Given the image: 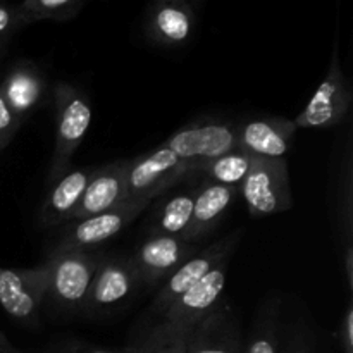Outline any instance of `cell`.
Listing matches in <instances>:
<instances>
[{
  "mask_svg": "<svg viewBox=\"0 0 353 353\" xmlns=\"http://www.w3.org/2000/svg\"><path fill=\"white\" fill-rule=\"evenodd\" d=\"M102 259L92 250H57L47 264V299L61 312H83L95 272Z\"/></svg>",
  "mask_w": 353,
  "mask_h": 353,
  "instance_id": "obj_1",
  "label": "cell"
},
{
  "mask_svg": "<svg viewBox=\"0 0 353 353\" xmlns=\"http://www.w3.org/2000/svg\"><path fill=\"white\" fill-rule=\"evenodd\" d=\"M54 95L57 128H55V150L48 169L50 183L65 174L72 155L88 133L93 116L90 100L72 85L57 83Z\"/></svg>",
  "mask_w": 353,
  "mask_h": 353,
  "instance_id": "obj_2",
  "label": "cell"
},
{
  "mask_svg": "<svg viewBox=\"0 0 353 353\" xmlns=\"http://www.w3.org/2000/svg\"><path fill=\"white\" fill-rule=\"evenodd\" d=\"M238 193L243 196L248 212L265 217L292 209L293 196L286 159L252 157L250 169Z\"/></svg>",
  "mask_w": 353,
  "mask_h": 353,
  "instance_id": "obj_3",
  "label": "cell"
},
{
  "mask_svg": "<svg viewBox=\"0 0 353 353\" xmlns=\"http://www.w3.org/2000/svg\"><path fill=\"white\" fill-rule=\"evenodd\" d=\"M353 102L352 86L341 69L340 52L338 43H334L333 54H331L330 69L326 78L316 90L312 99L305 105V109L299 114L293 123L295 126L303 130H327L334 128L347 117L350 112Z\"/></svg>",
  "mask_w": 353,
  "mask_h": 353,
  "instance_id": "obj_4",
  "label": "cell"
},
{
  "mask_svg": "<svg viewBox=\"0 0 353 353\" xmlns=\"http://www.w3.org/2000/svg\"><path fill=\"white\" fill-rule=\"evenodd\" d=\"M47 300V264L33 269L0 268V305L21 326L37 327Z\"/></svg>",
  "mask_w": 353,
  "mask_h": 353,
  "instance_id": "obj_5",
  "label": "cell"
},
{
  "mask_svg": "<svg viewBox=\"0 0 353 353\" xmlns=\"http://www.w3.org/2000/svg\"><path fill=\"white\" fill-rule=\"evenodd\" d=\"M150 196L126 200L105 212L71 221V226L64 231L57 250H92L107 240L119 234L130 223H133L152 203Z\"/></svg>",
  "mask_w": 353,
  "mask_h": 353,
  "instance_id": "obj_6",
  "label": "cell"
},
{
  "mask_svg": "<svg viewBox=\"0 0 353 353\" xmlns=\"http://www.w3.org/2000/svg\"><path fill=\"white\" fill-rule=\"evenodd\" d=\"M195 169L183 162L165 143L150 154L130 162L126 174L128 200L155 199L162 192L171 188L174 183L193 174Z\"/></svg>",
  "mask_w": 353,
  "mask_h": 353,
  "instance_id": "obj_7",
  "label": "cell"
},
{
  "mask_svg": "<svg viewBox=\"0 0 353 353\" xmlns=\"http://www.w3.org/2000/svg\"><path fill=\"white\" fill-rule=\"evenodd\" d=\"M230 261L217 264L209 274L203 276L199 283L179 295L162 314L161 323L168 324L172 330L192 333L196 324L202 323L207 316L219 307L221 295L224 292L228 278Z\"/></svg>",
  "mask_w": 353,
  "mask_h": 353,
  "instance_id": "obj_8",
  "label": "cell"
},
{
  "mask_svg": "<svg viewBox=\"0 0 353 353\" xmlns=\"http://www.w3.org/2000/svg\"><path fill=\"white\" fill-rule=\"evenodd\" d=\"M234 130V123H192L171 134L164 143L199 172L207 162L236 148Z\"/></svg>",
  "mask_w": 353,
  "mask_h": 353,
  "instance_id": "obj_9",
  "label": "cell"
},
{
  "mask_svg": "<svg viewBox=\"0 0 353 353\" xmlns=\"http://www.w3.org/2000/svg\"><path fill=\"white\" fill-rule=\"evenodd\" d=\"M241 231H234L233 234H228L223 240H219L217 243L210 245L209 248H203L200 254L192 255L185 264L179 265L171 276L164 281V285L159 288L157 295H155L154 302H152V312H155L157 316H162L164 310L178 299L179 295L186 292L188 288H192L195 283H199L200 279L205 274H209L217 264L224 261H230L231 254L234 252L236 245L240 243Z\"/></svg>",
  "mask_w": 353,
  "mask_h": 353,
  "instance_id": "obj_10",
  "label": "cell"
},
{
  "mask_svg": "<svg viewBox=\"0 0 353 353\" xmlns=\"http://www.w3.org/2000/svg\"><path fill=\"white\" fill-rule=\"evenodd\" d=\"M196 252L193 243L179 236L154 234L141 243L133 261L140 285L159 286Z\"/></svg>",
  "mask_w": 353,
  "mask_h": 353,
  "instance_id": "obj_11",
  "label": "cell"
},
{
  "mask_svg": "<svg viewBox=\"0 0 353 353\" xmlns=\"http://www.w3.org/2000/svg\"><path fill=\"white\" fill-rule=\"evenodd\" d=\"M138 286L140 279L133 261L128 259L100 261L83 312L97 316L117 309L133 295Z\"/></svg>",
  "mask_w": 353,
  "mask_h": 353,
  "instance_id": "obj_12",
  "label": "cell"
},
{
  "mask_svg": "<svg viewBox=\"0 0 353 353\" xmlns=\"http://www.w3.org/2000/svg\"><path fill=\"white\" fill-rule=\"evenodd\" d=\"M195 26V3L190 0H152L147 10L145 33L159 47H185L192 40Z\"/></svg>",
  "mask_w": 353,
  "mask_h": 353,
  "instance_id": "obj_13",
  "label": "cell"
},
{
  "mask_svg": "<svg viewBox=\"0 0 353 353\" xmlns=\"http://www.w3.org/2000/svg\"><path fill=\"white\" fill-rule=\"evenodd\" d=\"M299 128L283 117H259L236 124L234 140L238 150L252 157L285 159L292 148V141Z\"/></svg>",
  "mask_w": 353,
  "mask_h": 353,
  "instance_id": "obj_14",
  "label": "cell"
},
{
  "mask_svg": "<svg viewBox=\"0 0 353 353\" xmlns=\"http://www.w3.org/2000/svg\"><path fill=\"white\" fill-rule=\"evenodd\" d=\"M128 168H130V162L121 161L95 169L71 221L85 219V217L105 212V210L126 202Z\"/></svg>",
  "mask_w": 353,
  "mask_h": 353,
  "instance_id": "obj_15",
  "label": "cell"
},
{
  "mask_svg": "<svg viewBox=\"0 0 353 353\" xmlns=\"http://www.w3.org/2000/svg\"><path fill=\"white\" fill-rule=\"evenodd\" d=\"M188 353H243L240 330L228 309L217 307L188 336Z\"/></svg>",
  "mask_w": 353,
  "mask_h": 353,
  "instance_id": "obj_16",
  "label": "cell"
},
{
  "mask_svg": "<svg viewBox=\"0 0 353 353\" xmlns=\"http://www.w3.org/2000/svg\"><path fill=\"white\" fill-rule=\"evenodd\" d=\"M236 196L238 188H234V186H224L209 181L200 186L195 192L192 223H190V228L183 240L188 241V243H195V241L207 236L226 216Z\"/></svg>",
  "mask_w": 353,
  "mask_h": 353,
  "instance_id": "obj_17",
  "label": "cell"
},
{
  "mask_svg": "<svg viewBox=\"0 0 353 353\" xmlns=\"http://www.w3.org/2000/svg\"><path fill=\"white\" fill-rule=\"evenodd\" d=\"M95 169H76L65 172L52 183V188L40 210V223L43 226H59L71 223L72 214L78 209L86 185Z\"/></svg>",
  "mask_w": 353,
  "mask_h": 353,
  "instance_id": "obj_18",
  "label": "cell"
},
{
  "mask_svg": "<svg viewBox=\"0 0 353 353\" xmlns=\"http://www.w3.org/2000/svg\"><path fill=\"white\" fill-rule=\"evenodd\" d=\"M43 76L38 65L30 61L16 62L0 86V93L21 119L38 105L43 97Z\"/></svg>",
  "mask_w": 353,
  "mask_h": 353,
  "instance_id": "obj_19",
  "label": "cell"
},
{
  "mask_svg": "<svg viewBox=\"0 0 353 353\" xmlns=\"http://www.w3.org/2000/svg\"><path fill=\"white\" fill-rule=\"evenodd\" d=\"M279 300L272 299L264 303L255 319L243 353H278L279 347Z\"/></svg>",
  "mask_w": 353,
  "mask_h": 353,
  "instance_id": "obj_20",
  "label": "cell"
},
{
  "mask_svg": "<svg viewBox=\"0 0 353 353\" xmlns=\"http://www.w3.org/2000/svg\"><path fill=\"white\" fill-rule=\"evenodd\" d=\"M250 162L252 155H248L243 150H238V148H233L231 152H226V154L219 155L214 161L207 162L199 172L205 174L209 183L240 188L241 181H243L248 169H250Z\"/></svg>",
  "mask_w": 353,
  "mask_h": 353,
  "instance_id": "obj_21",
  "label": "cell"
},
{
  "mask_svg": "<svg viewBox=\"0 0 353 353\" xmlns=\"http://www.w3.org/2000/svg\"><path fill=\"white\" fill-rule=\"evenodd\" d=\"M188 333L172 330L168 324L159 323L148 330L126 353H188Z\"/></svg>",
  "mask_w": 353,
  "mask_h": 353,
  "instance_id": "obj_22",
  "label": "cell"
},
{
  "mask_svg": "<svg viewBox=\"0 0 353 353\" xmlns=\"http://www.w3.org/2000/svg\"><path fill=\"white\" fill-rule=\"evenodd\" d=\"M196 190H188L179 195H174L162 209L157 219V233L169 234V236L183 238L192 223L193 202H195Z\"/></svg>",
  "mask_w": 353,
  "mask_h": 353,
  "instance_id": "obj_23",
  "label": "cell"
},
{
  "mask_svg": "<svg viewBox=\"0 0 353 353\" xmlns=\"http://www.w3.org/2000/svg\"><path fill=\"white\" fill-rule=\"evenodd\" d=\"M85 0H23L17 3L21 16L26 24L38 21H69L81 10Z\"/></svg>",
  "mask_w": 353,
  "mask_h": 353,
  "instance_id": "obj_24",
  "label": "cell"
},
{
  "mask_svg": "<svg viewBox=\"0 0 353 353\" xmlns=\"http://www.w3.org/2000/svg\"><path fill=\"white\" fill-rule=\"evenodd\" d=\"M343 186L340 188V200H338V219H340V247L341 252L350 250L352 245V161L350 152L347 154V164H345Z\"/></svg>",
  "mask_w": 353,
  "mask_h": 353,
  "instance_id": "obj_25",
  "label": "cell"
},
{
  "mask_svg": "<svg viewBox=\"0 0 353 353\" xmlns=\"http://www.w3.org/2000/svg\"><path fill=\"white\" fill-rule=\"evenodd\" d=\"M26 26V21L21 16L17 6L0 0V54L9 47L17 31Z\"/></svg>",
  "mask_w": 353,
  "mask_h": 353,
  "instance_id": "obj_26",
  "label": "cell"
},
{
  "mask_svg": "<svg viewBox=\"0 0 353 353\" xmlns=\"http://www.w3.org/2000/svg\"><path fill=\"white\" fill-rule=\"evenodd\" d=\"M21 124H23V119L10 109L7 100L0 93V150L12 141V138L19 131Z\"/></svg>",
  "mask_w": 353,
  "mask_h": 353,
  "instance_id": "obj_27",
  "label": "cell"
},
{
  "mask_svg": "<svg viewBox=\"0 0 353 353\" xmlns=\"http://www.w3.org/2000/svg\"><path fill=\"white\" fill-rule=\"evenodd\" d=\"M340 345L343 353H353V305L352 302L347 305L343 319L340 323Z\"/></svg>",
  "mask_w": 353,
  "mask_h": 353,
  "instance_id": "obj_28",
  "label": "cell"
},
{
  "mask_svg": "<svg viewBox=\"0 0 353 353\" xmlns=\"http://www.w3.org/2000/svg\"><path fill=\"white\" fill-rule=\"evenodd\" d=\"M285 353H314V345L310 336H307L302 331H295L293 336L290 338L288 345H286Z\"/></svg>",
  "mask_w": 353,
  "mask_h": 353,
  "instance_id": "obj_29",
  "label": "cell"
},
{
  "mask_svg": "<svg viewBox=\"0 0 353 353\" xmlns=\"http://www.w3.org/2000/svg\"><path fill=\"white\" fill-rule=\"evenodd\" d=\"M55 353H126V352H112V350H105V348H99V347H92V345L71 341V343L61 345Z\"/></svg>",
  "mask_w": 353,
  "mask_h": 353,
  "instance_id": "obj_30",
  "label": "cell"
},
{
  "mask_svg": "<svg viewBox=\"0 0 353 353\" xmlns=\"http://www.w3.org/2000/svg\"><path fill=\"white\" fill-rule=\"evenodd\" d=\"M21 350H17L16 347H12L9 340H7L6 334L0 331V353H19Z\"/></svg>",
  "mask_w": 353,
  "mask_h": 353,
  "instance_id": "obj_31",
  "label": "cell"
},
{
  "mask_svg": "<svg viewBox=\"0 0 353 353\" xmlns=\"http://www.w3.org/2000/svg\"><path fill=\"white\" fill-rule=\"evenodd\" d=\"M190 2H192V3H196V2H200V0H190Z\"/></svg>",
  "mask_w": 353,
  "mask_h": 353,
  "instance_id": "obj_32",
  "label": "cell"
},
{
  "mask_svg": "<svg viewBox=\"0 0 353 353\" xmlns=\"http://www.w3.org/2000/svg\"><path fill=\"white\" fill-rule=\"evenodd\" d=\"M19 353H23V352H19Z\"/></svg>",
  "mask_w": 353,
  "mask_h": 353,
  "instance_id": "obj_33",
  "label": "cell"
}]
</instances>
